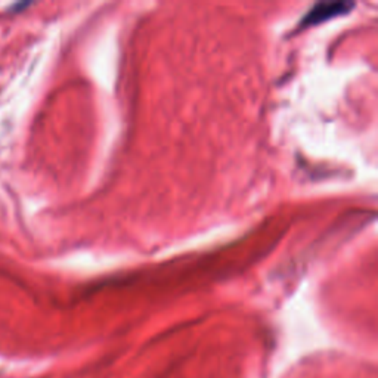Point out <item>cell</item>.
<instances>
[{
	"mask_svg": "<svg viewBox=\"0 0 378 378\" xmlns=\"http://www.w3.org/2000/svg\"><path fill=\"white\" fill-rule=\"evenodd\" d=\"M353 3L347 2H328V3H318L305 15V18L300 23V27H310L321 24L328 19L335 18L338 15L347 14L353 8Z\"/></svg>",
	"mask_w": 378,
	"mask_h": 378,
	"instance_id": "1",
	"label": "cell"
}]
</instances>
